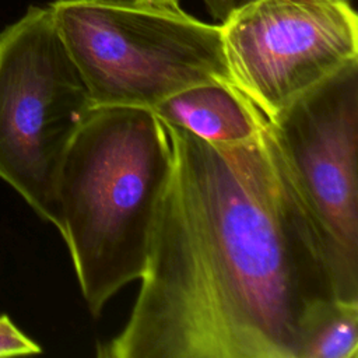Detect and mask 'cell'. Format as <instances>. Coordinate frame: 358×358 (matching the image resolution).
Segmentation results:
<instances>
[{
  "label": "cell",
  "mask_w": 358,
  "mask_h": 358,
  "mask_svg": "<svg viewBox=\"0 0 358 358\" xmlns=\"http://www.w3.org/2000/svg\"><path fill=\"white\" fill-rule=\"evenodd\" d=\"M220 27L231 83L266 120L358 60L347 0H250Z\"/></svg>",
  "instance_id": "cell-6"
},
{
  "label": "cell",
  "mask_w": 358,
  "mask_h": 358,
  "mask_svg": "<svg viewBox=\"0 0 358 358\" xmlns=\"http://www.w3.org/2000/svg\"><path fill=\"white\" fill-rule=\"evenodd\" d=\"M48 6L94 106L152 108L197 84H232L220 24L178 4L55 0Z\"/></svg>",
  "instance_id": "cell-3"
},
{
  "label": "cell",
  "mask_w": 358,
  "mask_h": 358,
  "mask_svg": "<svg viewBox=\"0 0 358 358\" xmlns=\"http://www.w3.org/2000/svg\"><path fill=\"white\" fill-rule=\"evenodd\" d=\"M172 169L124 327L99 358H298L338 299L322 245L271 147L165 123Z\"/></svg>",
  "instance_id": "cell-1"
},
{
  "label": "cell",
  "mask_w": 358,
  "mask_h": 358,
  "mask_svg": "<svg viewBox=\"0 0 358 358\" xmlns=\"http://www.w3.org/2000/svg\"><path fill=\"white\" fill-rule=\"evenodd\" d=\"M162 122L220 145L250 141L264 116L229 83L210 81L178 91L150 108Z\"/></svg>",
  "instance_id": "cell-7"
},
{
  "label": "cell",
  "mask_w": 358,
  "mask_h": 358,
  "mask_svg": "<svg viewBox=\"0 0 358 358\" xmlns=\"http://www.w3.org/2000/svg\"><path fill=\"white\" fill-rule=\"evenodd\" d=\"M41 351V345L21 331L8 315H0V357L32 355Z\"/></svg>",
  "instance_id": "cell-9"
},
{
  "label": "cell",
  "mask_w": 358,
  "mask_h": 358,
  "mask_svg": "<svg viewBox=\"0 0 358 358\" xmlns=\"http://www.w3.org/2000/svg\"><path fill=\"white\" fill-rule=\"evenodd\" d=\"M172 169L164 122L141 106H94L71 140L56 185L57 231L92 316L140 280Z\"/></svg>",
  "instance_id": "cell-2"
},
{
  "label": "cell",
  "mask_w": 358,
  "mask_h": 358,
  "mask_svg": "<svg viewBox=\"0 0 358 358\" xmlns=\"http://www.w3.org/2000/svg\"><path fill=\"white\" fill-rule=\"evenodd\" d=\"M92 108L49 6L0 32V179L56 228L59 171Z\"/></svg>",
  "instance_id": "cell-4"
},
{
  "label": "cell",
  "mask_w": 358,
  "mask_h": 358,
  "mask_svg": "<svg viewBox=\"0 0 358 358\" xmlns=\"http://www.w3.org/2000/svg\"><path fill=\"white\" fill-rule=\"evenodd\" d=\"M266 131L338 299L358 301V60L266 120Z\"/></svg>",
  "instance_id": "cell-5"
},
{
  "label": "cell",
  "mask_w": 358,
  "mask_h": 358,
  "mask_svg": "<svg viewBox=\"0 0 358 358\" xmlns=\"http://www.w3.org/2000/svg\"><path fill=\"white\" fill-rule=\"evenodd\" d=\"M358 301L336 299L302 343L298 358H357Z\"/></svg>",
  "instance_id": "cell-8"
},
{
  "label": "cell",
  "mask_w": 358,
  "mask_h": 358,
  "mask_svg": "<svg viewBox=\"0 0 358 358\" xmlns=\"http://www.w3.org/2000/svg\"><path fill=\"white\" fill-rule=\"evenodd\" d=\"M201 1L206 10L208 11V14L220 24L227 18L229 13H232L234 10L239 8L241 6H243L250 0H201Z\"/></svg>",
  "instance_id": "cell-10"
},
{
  "label": "cell",
  "mask_w": 358,
  "mask_h": 358,
  "mask_svg": "<svg viewBox=\"0 0 358 358\" xmlns=\"http://www.w3.org/2000/svg\"><path fill=\"white\" fill-rule=\"evenodd\" d=\"M152 1H159V3H173V4H178L179 0H152Z\"/></svg>",
  "instance_id": "cell-11"
}]
</instances>
